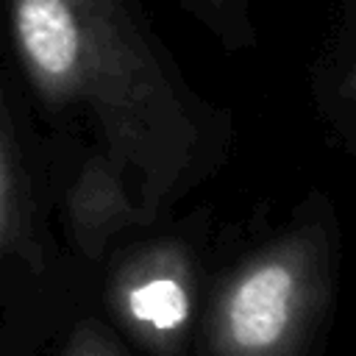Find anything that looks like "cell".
<instances>
[{"mask_svg":"<svg viewBox=\"0 0 356 356\" xmlns=\"http://www.w3.org/2000/svg\"><path fill=\"white\" fill-rule=\"evenodd\" d=\"M17 56L36 92L83 108L108 159L156 209L192 170L200 128L125 0H6Z\"/></svg>","mask_w":356,"mask_h":356,"instance_id":"6da1fadb","label":"cell"},{"mask_svg":"<svg viewBox=\"0 0 356 356\" xmlns=\"http://www.w3.org/2000/svg\"><path fill=\"white\" fill-rule=\"evenodd\" d=\"M323 295V253L292 236L248 261L211 314L217 356H292Z\"/></svg>","mask_w":356,"mask_h":356,"instance_id":"7a4b0ae2","label":"cell"},{"mask_svg":"<svg viewBox=\"0 0 356 356\" xmlns=\"http://www.w3.org/2000/svg\"><path fill=\"white\" fill-rule=\"evenodd\" d=\"M117 298L125 320L145 337H172L189 317V286L175 253H147L122 275Z\"/></svg>","mask_w":356,"mask_h":356,"instance_id":"3957f363","label":"cell"},{"mask_svg":"<svg viewBox=\"0 0 356 356\" xmlns=\"http://www.w3.org/2000/svg\"><path fill=\"white\" fill-rule=\"evenodd\" d=\"M136 220L131 186L108 156L86 159L70 192L72 236L86 256H100L106 242Z\"/></svg>","mask_w":356,"mask_h":356,"instance_id":"277c9868","label":"cell"},{"mask_svg":"<svg viewBox=\"0 0 356 356\" xmlns=\"http://www.w3.org/2000/svg\"><path fill=\"white\" fill-rule=\"evenodd\" d=\"M61 356H125V350L100 323L89 320L70 334Z\"/></svg>","mask_w":356,"mask_h":356,"instance_id":"5b68a950","label":"cell"},{"mask_svg":"<svg viewBox=\"0 0 356 356\" xmlns=\"http://www.w3.org/2000/svg\"><path fill=\"white\" fill-rule=\"evenodd\" d=\"M17 228V195H14V178H11V164L8 153L0 136V253L11 242Z\"/></svg>","mask_w":356,"mask_h":356,"instance_id":"8992f818","label":"cell"},{"mask_svg":"<svg viewBox=\"0 0 356 356\" xmlns=\"http://www.w3.org/2000/svg\"><path fill=\"white\" fill-rule=\"evenodd\" d=\"M197 17H203L220 36L231 33L236 22V0H186Z\"/></svg>","mask_w":356,"mask_h":356,"instance_id":"52a82bcc","label":"cell"}]
</instances>
